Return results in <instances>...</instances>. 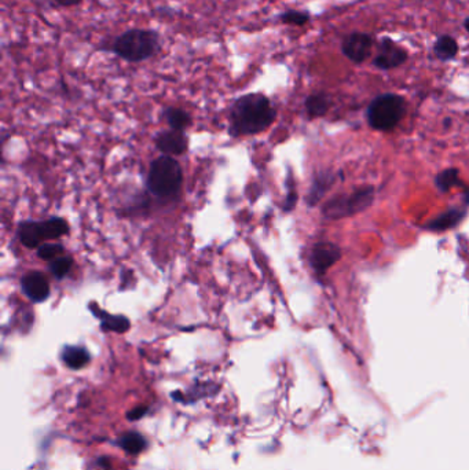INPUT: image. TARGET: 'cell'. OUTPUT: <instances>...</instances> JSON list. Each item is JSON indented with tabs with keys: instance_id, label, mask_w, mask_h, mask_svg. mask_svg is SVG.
Returning <instances> with one entry per match:
<instances>
[{
	"instance_id": "6da1fadb",
	"label": "cell",
	"mask_w": 469,
	"mask_h": 470,
	"mask_svg": "<svg viewBox=\"0 0 469 470\" xmlns=\"http://www.w3.org/2000/svg\"><path fill=\"white\" fill-rule=\"evenodd\" d=\"M277 118V109L267 95L251 93L241 95L230 108V128L232 136L257 135L270 128Z\"/></svg>"
},
{
	"instance_id": "7a4b0ae2",
	"label": "cell",
	"mask_w": 469,
	"mask_h": 470,
	"mask_svg": "<svg viewBox=\"0 0 469 470\" xmlns=\"http://www.w3.org/2000/svg\"><path fill=\"white\" fill-rule=\"evenodd\" d=\"M99 50L112 53L116 57L139 63L156 57L161 50V36L156 29L131 28L118 35L110 43H103Z\"/></svg>"
},
{
	"instance_id": "3957f363",
	"label": "cell",
	"mask_w": 469,
	"mask_h": 470,
	"mask_svg": "<svg viewBox=\"0 0 469 470\" xmlns=\"http://www.w3.org/2000/svg\"><path fill=\"white\" fill-rule=\"evenodd\" d=\"M183 182L179 163L170 155H161L150 164L148 175V188L158 198L175 197Z\"/></svg>"
},
{
	"instance_id": "277c9868",
	"label": "cell",
	"mask_w": 469,
	"mask_h": 470,
	"mask_svg": "<svg viewBox=\"0 0 469 470\" xmlns=\"http://www.w3.org/2000/svg\"><path fill=\"white\" fill-rule=\"evenodd\" d=\"M406 99L402 95L381 94L376 96L368 108V123L373 130L391 131L405 117Z\"/></svg>"
},
{
	"instance_id": "5b68a950",
	"label": "cell",
	"mask_w": 469,
	"mask_h": 470,
	"mask_svg": "<svg viewBox=\"0 0 469 470\" xmlns=\"http://www.w3.org/2000/svg\"><path fill=\"white\" fill-rule=\"evenodd\" d=\"M373 200L374 188L371 186H362L355 188L349 194H340L328 200L322 207V215L329 220H339L354 216L371 207Z\"/></svg>"
},
{
	"instance_id": "8992f818",
	"label": "cell",
	"mask_w": 469,
	"mask_h": 470,
	"mask_svg": "<svg viewBox=\"0 0 469 470\" xmlns=\"http://www.w3.org/2000/svg\"><path fill=\"white\" fill-rule=\"evenodd\" d=\"M69 233V225L62 218H51L48 220L43 222H22L17 235L20 238L21 244L29 249L39 247L43 241L48 240H57L62 235H66Z\"/></svg>"
},
{
	"instance_id": "52a82bcc",
	"label": "cell",
	"mask_w": 469,
	"mask_h": 470,
	"mask_svg": "<svg viewBox=\"0 0 469 470\" xmlns=\"http://www.w3.org/2000/svg\"><path fill=\"white\" fill-rule=\"evenodd\" d=\"M409 59V53L405 47L399 46L393 39L381 38L378 51L373 58V66L380 71H392L402 66Z\"/></svg>"
},
{
	"instance_id": "ba28073f",
	"label": "cell",
	"mask_w": 469,
	"mask_h": 470,
	"mask_svg": "<svg viewBox=\"0 0 469 470\" xmlns=\"http://www.w3.org/2000/svg\"><path fill=\"white\" fill-rule=\"evenodd\" d=\"M374 40L369 34L352 32L343 39L341 53L354 63H364L371 56Z\"/></svg>"
},
{
	"instance_id": "9c48e42d",
	"label": "cell",
	"mask_w": 469,
	"mask_h": 470,
	"mask_svg": "<svg viewBox=\"0 0 469 470\" xmlns=\"http://www.w3.org/2000/svg\"><path fill=\"white\" fill-rule=\"evenodd\" d=\"M341 257V250L332 242H319L314 245L310 256V264L318 275H324Z\"/></svg>"
},
{
	"instance_id": "30bf717a",
	"label": "cell",
	"mask_w": 469,
	"mask_h": 470,
	"mask_svg": "<svg viewBox=\"0 0 469 470\" xmlns=\"http://www.w3.org/2000/svg\"><path fill=\"white\" fill-rule=\"evenodd\" d=\"M157 149L164 153V155H180L187 150V136L185 131L179 130H168V131L158 132L155 138Z\"/></svg>"
},
{
	"instance_id": "8fae6325",
	"label": "cell",
	"mask_w": 469,
	"mask_h": 470,
	"mask_svg": "<svg viewBox=\"0 0 469 470\" xmlns=\"http://www.w3.org/2000/svg\"><path fill=\"white\" fill-rule=\"evenodd\" d=\"M21 289L34 302H43L50 296V283L41 272H29L21 280Z\"/></svg>"
},
{
	"instance_id": "7c38bea8",
	"label": "cell",
	"mask_w": 469,
	"mask_h": 470,
	"mask_svg": "<svg viewBox=\"0 0 469 470\" xmlns=\"http://www.w3.org/2000/svg\"><path fill=\"white\" fill-rule=\"evenodd\" d=\"M90 310L94 314V317H97L100 320V329L103 332H113V333L123 334V333L128 332L131 327V322L127 317L112 315V314L106 312L105 310H102L96 302L90 304Z\"/></svg>"
},
{
	"instance_id": "4fadbf2b",
	"label": "cell",
	"mask_w": 469,
	"mask_h": 470,
	"mask_svg": "<svg viewBox=\"0 0 469 470\" xmlns=\"http://www.w3.org/2000/svg\"><path fill=\"white\" fill-rule=\"evenodd\" d=\"M465 213H467L465 209H460V208L449 209V210L443 212L442 215L436 216L433 220H431L430 223H427L426 228L431 231L450 230L461 223V220L465 218Z\"/></svg>"
},
{
	"instance_id": "5bb4252c",
	"label": "cell",
	"mask_w": 469,
	"mask_h": 470,
	"mask_svg": "<svg viewBox=\"0 0 469 470\" xmlns=\"http://www.w3.org/2000/svg\"><path fill=\"white\" fill-rule=\"evenodd\" d=\"M62 362L72 370H80L90 362V354L86 348L78 345H66L62 349Z\"/></svg>"
},
{
	"instance_id": "9a60e30c",
	"label": "cell",
	"mask_w": 469,
	"mask_h": 470,
	"mask_svg": "<svg viewBox=\"0 0 469 470\" xmlns=\"http://www.w3.org/2000/svg\"><path fill=\"white\" fill-rule=\"evenodd\" d=\"M460 53V46L457 40L450 35H442L435 40L433 54L442 62H448L457 58Z\"/></svg>"
},
{
	"instance_id": "2e32d148",
	"label": "cell",
	"mask_w": 469,
	"mask_h": 470,
	"mask_svg": "<svg viewBox=\"0 0 469 470\" xmlns=\"http://www.w3.org/2000/svg\"><path fill=\"white\" fill-rule=\"evenodd\" d=\"M304 108L310 118L322 117L331 109V98L325 93H315L309 95L304 101Z\"/></svg>"
},
{
	"instance_id": "e0dca14e",
	"label": "cell",
	"mask_w": 469,
	"mask_h": 470,
	"mask_svg": "<svg viewBox=\"0 0 469 470\" xmlns=\"http://www.w3.org/2000/svg\"><path fill=\"white\" fill-rule=\"evenodd\" d=\"M334 179H336V176L328 172H324L314 179L313 186L310 188V193L307 197L309 205H315L318 201H321L324 194L332 188Z\"/></svg>"
},
{
	"instance_id": "ac0fdd59",
	"label": "cell",
	"mask_w": 469,
	"mask_h": 470,
	"mask_svg": "<svg viewBox=\"0 0 469 470\" xmlns=\"http://www.w3.org/2000/svg\"><path fill=\"white\" fill-rule=\"evenodd\" d=\"M164 117L172 130L185 131L192 124V116L180 108H174V106L167 108L164 112Z\"/></svg>"
},
{
	"instance_id": "d6986e66",
	"label": "cell",
	"mask_w": 469,
	"mask_h": 470,
	"mask_svg": "<svg viewBox=\"0 0 469 470\" xmlns=\"http://www.w3.org/2000/svg\"><path fill=\"white\" fill-rule=\"evenodd\" d=\"M460 180V172L455 168H449V170H442L436 178H435V185L439 191L448 193L450 188H454L458 185Z\"/></svg>"
},
{
	"instance_id": "ffe728a7",
	"label": "cell",
	"mask_w": 469,
	"mask_h": 470,
	"mask_svg": "<svg viewBox=\"0 0 469 470\" xmlns=\"http://www.w3.org/2000/svg\"><path fill=\"white\" fill-rule=\"evenodd\" d=\"M278 19L287 25L304 26L310 22L311 14L309 11H302V10H287L278 16Z\"/></svg>"
},
{
	"instance_id": "44dd1931",
	"label": "cell",
	"mask_w": 469,
	"mask_h": 470,
	"mask_svg": "<svg viewBox=\"0 0 469 470\" xmlns=\"http://www.w3.org/2000/svg\"><path fill=\"white\" fill-rule=\"evenodd\" d=\"M73 259L71 256H59L56 260L50 262V271L57 278L62 280L72 268Z\"/></svg>"
},
{
	"instance_id": "7402d4cb",
	"label": "cell",
	"mask_w": 469,
	"mask_h": 470,
	"mask_svg": "<svg viewBox=\"0 0 469 470\" xmlns=\"http://www.w3.org/2000/svg\"><path fill=\"white\" fill-rule=\"evenodd\" d=\"M124 450L130 454H138L145 449V439L138 433H128L121 439Z\"/></svg>"
},
{
	"instance_id": "603a6c76",
	"label": "cell",
	"mask_w": 469,
	"mask_h": 470,
	"mask_svg": "<svg viewBox=\"0 0 469 470\" xmlns=\"http://www.w3.org/2000/svg\"><path fill=\"white\" fill-rule=\"evenodd\" d=\"M63 253V247L61 244H41L38 247V256L43 260L53 262Z\"/></svg>"
},
{
	"instance_id": "cb8c5ba5",
	"label": "cell",
	"mask_w": 469,
	"mask_h": 470,
	"mask_svg": "<svg viewBox=\"0 0 469 470\" xmlns=\"http://www.w3.org/2000/svg\"><path fill=\"white\" fill-rule=\"evenodd\" d=\"M59 7H76L83 3V0H51Z\"/></svg>"
},
{
	"instance_id": "d4e9b609",
	"label": "cell",
	"mask_w": 469,
	"mask_h": 470,
	"mask_svg": "<svg viewBox=\"0 0 469 470\" xmlns=\"http://www.w3.org/2000/svg\"><path fill=\"white\" fill-rule=\"evenodd\" d=\"M464 28H465V31L469 34V17L464 21Z\"/></svg>"
}]
</instances>
